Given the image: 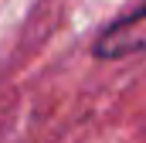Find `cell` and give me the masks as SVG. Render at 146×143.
Returning a JSON list of instances; mask_svg holds the SVG:
<instances>
[{
    "label": "cell",
    "instance_id": "6da1fadb",
    "mask_svg": "<svg viewBox=\"0 0 146 143\" xmlns=\"http://www.w3.org/2000/svg\"><path fill=\"white\" fill-rule=\"evenodd\" d=\"M143 51H146V0L136 10L112 21L92 44V55L99 61H119V58L143 55Z\"/></svg>",
    "mask_w": 146,
    "mask_h": 143
}]
</instances>
